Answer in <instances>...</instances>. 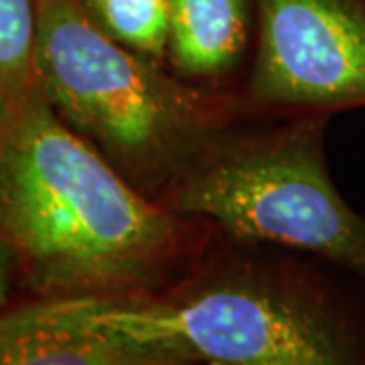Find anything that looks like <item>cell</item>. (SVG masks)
<instances>
[{"label":"cell","mask_w":365,"mask_h":365,"mask_svg":"<svg viewBox=\"0 0 365 365\" xmlns=\"http://www.w3.org/2000/svg\"><path fill=\"white\" fill-rule=\"evenodd\" d=\"M0 365H191L57 321L35 299L0 313Z\"/></svg>","instance_id":"8992f818"},{"label":"cell","mask_w":365,"mask_h":365,"mask_svg":"<svg viewBox=\"0 0 365 365\" xmlns=\"http://www.w3.org/2000/svg\"><path fill=\"white\" fill-rule=\"evenodd\" d=\"M16 276H19V264L14 258V252L0 235V313L11 307Z\"/></svg>","instance_id":"30bf717a"},{"label":"cell","mask_w":365,"mask_h":365,"mask_svg":"<svg viewBox=\"0 0 365 365\" xmlns=\"http://www.w3.org/2000/svg\"><path fill=\"white\" fill-rule=\"evenodd\" d=\"M91 21L126 49L148 59L169 51V0H79Z\"/></svg>","instance_id":"ba28073f"},{"label":"cell","mask_w":365,"mask_h":365,"mask_svg":"<svg viewBox=\"0 0 365 365\" xmlns=\"http://www.w3.org/2000/svg\"><path fill=\"white\" fill-rule=\"evenodd\" d=\"M248 43V0H169V53L189 78H220Z\"/></svg>","instance_id":"52a82bcc"},{"label":"cell","mask_w":365,"mask_h":365,"mask_svg":"<svg viewBox=\"0 0 365 365\" xmlns=\"http://www.w3.org/2000/svg\"><path fill=\"white\" fill-rule=\"evenodd\" d=\"M0 235L39 297L150 290L181 252L143 197L35 88L0 110Z\"/></svg>","instance_id":"6da1fadb"},{"label":"cell","mask_w":365,"mask_h":365,"mask_svg":"<svg viewBox=\"0 0 365 365\" xmlns=\"http://www.w3.org/2000/svg\"><path fill=\"white\" fill-rule=\"evenodd\" d=\"M35 0H0V110L35 88Z\"/></svg>","instance_id":"9c48e42d"},{"label":"cell","mask_w":365,"mask_h":365,"mask_svg":"<svg viewBox=\"0 0 365 365\" xmlns=\"http://www.w3.org/2000/svg\"><path fill=\"white\" fill-rule=\"evenodd\" d=\"M35 83L69 128L138 179L203 146L217 104L110 39L79 0H35Z\"/></svg>","instance_id":"3957f363"},{"label":"cell","mask_w":365,"mask_h":365,"mask_svg":"<svg viewBox=\"0 0 365 365\" xmlns=\"http://www.w3.org/2000/svg\"><path fill=\"white\" fill-rule=\"evenodd\" d=\"M250 91L260 104L325 116L365 106L364 0H258Z\"/></svg>","instance_id":"5b68a950"},{"label":"cell","mask_w":365,"mask_h":365,"mask_svg":"<svg viewBox=\"0 0 365 365\" xmlns=\"http://www.w3.org/2000/svg\"><path fill=\"white\" fill-rule=\"evenodd\" d=\"M325 116H300L189 169L170 211L205 217L242 240L309 254L365 288V213L329 175Z\"/></svg>","instance_id":"277c9868"},{"label":"cell","mask_w":365,"mask_h":365,"mask_svg":"<svg viewBox=\"0 0 365 365\" xmlns=\"http://www.w3.org/2000/svg\"><path fill=\"white\" fill-rule=\"evenodd\" d=\"M61 323L191 365H365V311L321 274L256 266L167 292L39 297Z\"/></svg>","instance_id":"7a4b0ae2"}]
</instances>
